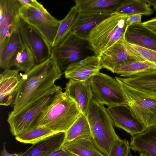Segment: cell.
<instances>
[{
	"label": "cell",
	"mask_w": 156,
	"mask_h": 156,
	"mask_svg": "<svg viewBox=\"0 0 156 156\" xmlns=\"http://www.w3.org/2000/svg\"><path fill=\"white\" fill-rule=\"evenodd\" d=\"M63 74L57 62L51 57L22 74L21 86L11 105L13 110L9 115L16 114L46 95L62 89L55 83Z\"/></svg>",
	"instance_id": "6da1fadb"
},
{
	"label": "cell",
	"mask_w": 156,
	"mask_h": 156,
	"mask_svg": "<svg viewBox=\"0 0 156 156\" xmlns=\"http://www.w3.org/2000/svg\"><path fill=\"white\" fill-rule=\"evenodd\" d=\"M81 113L75 102L62 89L43 111L37 126H44L55 133L66 132Z\"/></svg>",
	"instance_id": "7a4b0ae2"
},
{
	"label": "cell",
	"mask_w": 156,
	"mask_h": 156,
	"mask_svg": "<svg viewBox=\"0 0 156 156\" xmlns=\"http://www.w3.org/2000/svg\"><path fill=\"white\" fill-rule=\"evenodd\" d=\"M91 131V136L97 148L107 156L112 145L120 138L114 129L113 122L104 105L94 98L86 115Z\"/></svg>",
	"instance_id": "3957f363"
},
{
	"label": "cell",
	"mask_w": 156,
	"mask_h": 156,
	"mask_svg": "<svg viewBox=\"0 0 156 156\" xmlns=\"http://www.w3.org/2000/svg\"><path fill=\"white\" fill-rule=\"evenodd\" d=\"M128 17L113 13L90 32L86 40L95 55L100 56L103 52L124 37L128 27Z\"/></svg>",
	"instance_id": "277c9868"
},
{
	"label": "cell",
	"mask_w": 156,
	"mask_h": 156,
	"mask_svg": "<svg viewBox=\"0 0 156 156\" xmlns=\"http://www.w3.org/2000/svg\"><path fill=\"white\" fill-rule=\"evenodd\" d=\"M115 78L121 86L127 104L136 117L147 128L156 126V95L131 87L117 76Z\"/></svg>",
	"instance_id": "5b68a950"
},
{
	"label": "cell",
	"mask_w": 156,
	"mask_h": 156,
	"mask_svg": "<svg viewBox=\"0 0 156 156\" xmlns=\"http://www.w3.org/2000/svg\"><path fill=\"white\" fill-rule=\"evenodd\" d=\"M60 90L46 95L16 114L8 115L7 122L12 135L16 136L37 127V121L41 113L51 102L56 94Z\"/></svg>",
	"instance_id": "8992f818"
},
{
	"label": "cell",
	"mask_w": 156,
	"mask_h": 156,
	"mask_svg": "<svg viewBox=\"0 0 156 156\" xmlns=\"http://www.w3.org/2000/svg\"><path fill=\"white\" fill-rule=\"evenodd\" d=\"M93 98L108 106L127 104L121 86L115 78L99 72L89 80Z\"/></svg>",
	"instance_id": "52a82bcc"
},
{
	"label": "cell",
	"mask_w": 156,
	"mask_h": 156,
	"mask_svg": "<svg viewBox=\"0 0 156 156\" xmlns=\"http://www.w3.org/2000/svg\"><path fill=\"white\" fill-rule=\"evenodd\" d=\"M86 40L79 37L71 31L63 41L51 48L50 57L57 62L62 71L70 65L86 57L85 49L87 48Z\"/></svg>",
	"instance_id": "ba28073f"
},
{
	"label": "cell",
	"mask_w": 156,
	"mask_h": 156,
	"mask_svg": "<svg viewBox=\"0 0 156 156\" xmlns=\"http://www.w3.org/2000/svg\"><path fill=\"white\" fill-rule=\"evenodd\" d=\"M19 16L36 29L51 47L60 24V21L51 15L30 6L22 5Z\"/></svg>",
	"instance_id": "9c48e42d"
},
{
	"label": "cell",
	"mask_w": 156,
	"mask_h": 156,
	"mask_svg": "<svg viewBox=\"0 0 156 156\" xmlns=\"http://www.w3.org/2000/svg\"><path fill=\"white\" fill-rule=\"evenodd\" d=\"M17 24L23 43L33 54L37 64L50 58L51 47L41 34L19 16Z\"/></svg>",
	"instance_id": "30bf717a"
},
{
	"label": "cell",
	"mask_w": 156,
	"mask_h": 156,
	"mask_svg": "<svg viewBox=\"0 0 156 156\" xmlns=\"http://www.w3.org/2000/svg\"><path fill=\"white\" fill-rule=\"evenodd\" d=\"M106 109L115 126L132 136L141 133L147 129L127 104L108 106Z\"/></svg>",
	"instance_id": "8fae6325"
},
{
	"label": "cell",
	"mask_w": 156,
	"mask_h": 156,
	"mask_svg": "<svg viewBox=\"0 0 156 156\" xmlns=\"http://www.w3.org/2000/svg\"><path fill=\"white\" fill-rule=\"evenodd\" d=\"M22 5L19 0H0V52L9 41Z\"/></svg>",
	"instance_id": "7c38bea8"
},
{
	"label": "cell",
	"mask_w": 156,
	"mask_h": 156,
	"mask_svg": "<svg viewBox=\"0 0 156 156\" xmlns=\"http://www.w3.org/2000/svg\"><path fill=\"white\" fill-rule=\"evenodd\" d=\"M102 69L100 57L89 56L69 66L64 71L66 78L89 81Z\"/></svg>",
	"instance_id": "4fadbf2b"
},
{
	"label": "cell",
	"mask_w": 156,
	"mask_h": 156,
	"mask_svg": "<svg viewBox=\"0 0 156 156\" xmlns=\"http://www.w3.org/2000/svg\"><path fill=\"white\" fill-rule=\"evenodd\" d=\"M16 69H5L0 75V104L8 106L13 103L21 86L22 73Z\"/></svg>",
	"instance_id": "5bb4252c"
},
{
	"label": "cell",
	"mask_w": 156,
	"mask_h": 156,
	"mask_svg": "<svg viewBox=\"0 0 156 156\" xmlns=\"http://www.w3.org/2000/svg\"><path fill=\"white\" fill-rule=\"evenodd\" d=\"M65 89V92L75 102L81 113L86 116L93 98L89 81H81L69 79Z\"/></svg>",
	"instance_id": "9a60e30c"
},
{
	"label": "cell",
	"mask_w": 156,
	"mask_h": 156,
	"mask_svg": "<svg viewBox=\"0 0 156 156\" xmlns=\"http://www.w3.org/2000/svg\"><path fill=\"white\" fill-rule=\"evenodd\" d=\"M124 38L129 43L156 51V33L142 23L129 26Z\"/></svg>",
	"instance_id": "2e32d148"
},
{
	"label": "cell",
	"mask_w": 156,
	"mask_h": 156,
	"mask_svg": "<svg viewBox=\"0 0 156 156\" xmlns=\"http://www.w3.org/2000/svg\"><path fill=\"white\" fill-rule=\"evenodd\" d=\"M100 57L102 68L106 69L113 73L115 69L120 64L136 61L127 49L124 37L103 52Z\"/></svg>",
	"instance_id": "e0dca14e"
},
{
	"label": "cell",
	"mask_w": 156,
	"mask_h": 156,
	"mask_svg": "<svg viewBox=\"0 0 156 156\" xmlns=\"http://www.w3.org/2000/svg\"><path fill=\"white\" fill-rule=\"evenodd\" d=\"M112 14L79 12L71 31L78 37L86 40L90 32Z\"/></svg>",
	"instance_id": "ac0fdd59"
},
{
	"label": "cell",
	"mask_w": 156,
	"mask_h": 156,
	"mask_svg": "<svg viewBox=\"0 0 156 156\" xmlns=\"http://www.w3.org/2000/svg\"><path fill=\"white\" fill-rule=\"evenodd\" d=\"M66 137V132L56 133L36 143L20 156H48L61 147Z\"/></svg>",
	"instance_id": "d6986e66"
},
{
	"label": "cell",
	"mask_w": 156,
	"mask_h": 156,
	"mask_svg": "<svg viewBox=\"0 0 156 156\" xmlns=\"http://www.w3.org/2000/svg\"><path fill=\"white\" fill-rule=\"evenodd\" d=\"M130 145L135 152L148 156H156V126L150 127L143 132L132 136Z\"/></svg>",
	"instance_id": "ffe728a7"
},
{
	"label": "cell",
	"mask_w": 156,
	"mask_h": 156,
	"mask_svg": "<svg viewBox=\"0 0 156 156\" xmlns=\"http://www.w3.org/2000/svg\"><path fill=\"white\" fill-rule=\"evenodd\" d=\"M62 147L74 156H105L95 147L90 136H80L65 142Z\"/></svg>",
	"instance_id": "44dd1931"
},
{
	"label": "cell",
	"mask_w": 156,
	"mask_h": 156,
	"mask_svg": "<svg viewBox=\"0 0 156 156\" xmlns=\"http://www.w3.org/2000/svg\"><path fill=\"white\" fill-rule=\"evenodd\" d=\"M119 78L123 82L131 87L156 95V67L129 77Z\"/></svg>",
	"instance_id": "7402d4cb"
},
{
	"label": "cell",
	"mask_w": 156,
	"mask_h": 156,
	"mask_svg": "<svg viewBox=\"0 0 156 156\" xmlns=\"http://www.w3.org/2000/svg\"><path fill=\"white\" fill-rule=\"evenodd\" d=\"M23 44L17 20L16 27L12 34L8 44L5 48L0 52L1 68L4 69H10L14 66L16 55L22 47Z\"/></svg>",
	"instance_id": "603a6c76"
},
{
	"label": "cell",
	"mask_w": 156,
	"mask_h": 156,
	"mask_svg": "<svg viewBox=\"0 0 156 156\" xmlns=\"http://www.w3.org/2000/svg\"><path fill=\"white\" fill-rule=\"evenodd\" d=\"M123 0H75L79 12L112 13Z\"/></svg>",
	"instance_id": "cb8c5ba5"
},
{
	"label": "cell",
	"mask_w": 156,
	"mask_h": 156,
	"mask_svg": "<svg viewBox=\"0 0 156 156\" xmlns=\"http://www.w3.org/2000/svg\"><path fill=\"white\" fill-rule=\"evenodd\" d=\"M114 12L128 16L136 14L150 15L153 10L145 0H123Z\"/></svg>",
	"instance_id": "d4e9b609"
},
{
	"label": "cell",
	"mask_w": 156,
	"mask_h": 156,
	"mask_svg": "<svg viewBox=\"0 0 156 156\" xmlns=\"http://www.w3.org/2000/svg\"><path fill=\"white\" fill-rule=\"evenodd\" d=\"M156 67V65L147 61H130L118 65L114 73L120 76L129 77Z\"/></svg>",
	"instance_id": "484cf974"
},
{
	"label": "cell",
	"mask_w": 156,
	"mask_h": 156,
	"mask_svg": "<svg viewBox=\"0 0 156 156\" xmlns=\"http://www.w3.org/2000/svg\"><path fill=\"white\" fill-rule=\"evenodd\" d=\"M79 11L75 6L71 7L66 17L60 20L58 30L51 48L59 45L71 31Z\"/></svg>",
	"instance_id": "4316f807"
},
{
	"label": "cell",
	"mask_w": 156,
	"mask_h": 156,
	"mask_svg": "<svg viewBox=\"0 0 156 156\" xmlns=\"http://www.w3.org/2000/svg\"><path fill=\"white\" fill-rule=\"evenodd\" d=\"M55 133L44 126H39L16 136L15 139L20 142L33 144Z\"/></svg>",
	"instance_id": "83f0119b"
},
{
	"label": "cell",
	"mask_w": 156,
	"mask_h": 156,
	"mask_svg": "<svg viewBox=\"0 0 156 156\" xmlns=\"http://www.w3.org/2000/svg\"><path fill=\"white\" fill-rule=\"evenodd\" d=\"M36 65L33 54L27 46L23 43L16 55L14 66L17 69L25 73L30 70Z\"/></svg>",
	"instance_id": "f1b7e54d"
},
{
	"label": "cell",
	"mask_w": 156,
	"mask_h": 156,
	"mask_svg": "<svg viewBox=\"0 0 156 156\" xmlns=\"http://www.w3.org/2000/svg\"><path fill=\"white\" fill-rule=\"evenodd\" d=\"M83 136H91V131L86 116L81 113L66 132V137L64 142L71 141Z\"/></svg>",
	"instance_id": "f546056e"
},
{
	"label": "cell",
	"mask_w": 156,
	"mask_h": 156,
	"mask_svg": "<svg viewBox=\"0 0 156 156\" xmlns=\"http://www.w3.org/2000/svg\"><path fill=\"white\" fill-rule=\"evenodd\" d=\"M125 41L127 49L135 60L148 62L156 65V51L132 44Z\"/></svg>",
	"instance_id": "4dcf8cb0"
},
{
	"label": "cell",
	"mask_w": 156,
	"mask_h": 156,
	"mask_svg": "<svg viewBox=\"0 0 156 156\" xmlns=\"http://www.w3.org/2000/svg\"><path fill=\"white\" fill-rule=\"evenodd\" d=\"M130 148L127 140L119 138L114 143L107 156H128Z\"/></svg>",
	"instance_id": "1f68e13d"
},
{
	"label": "cell",
	"mask_w": 156,
	"mask_h": 156,
	"mask_svg": "<svg viewBox=\"0 0 156 156\" xmlns=\"http://www.w3.org/2000/svg\"><path fill=\"white\" fill-rule=\"evenodd\" d=\"M22 5L30 6L46 13L49 12L41 3L35 0H19Z\"/></svg>",
	"instance_id": "d6a6232c"
},
{
	"label": "cell",
	"mask_w": 156,
	"mask_h": 156,
	"mask_svg": "<svg viewBox=\"0 0 156 156\" xmlns=\"http://www.w3.org/2000/svg\"><path fill=\"white\" fill-rule=\"evenodd\" d=\"M142 15L136 14L128 16L127 18L128 26L129 25L141 23Z\"/></svg>",
	"instance_id": "836d02e7"
},
{
	"label": "cell",
	"mask_w": 156,
	"mask_h": 156,
	"mask_svg": "<svg viewBox=\"0 0 156 156\" xmlns=\"http://www.w3.org/2000/svg\"><path fill=\"white\" fill-rule=\"evenodd\" d=\"M48 156H74L64 149L62 146L60 148L53 152Z\"/></svg>",
	"instance_id": "e575fe53"
},
{
	"label": "cell",
	"mask_w": 156,
	"mask_h": 156,
	"mask_svg": "<svg viewBox=\"0 0 156 156\" xmlns=\"http://www.w3.org/2000/svg\"><path fill=\"white\" fill-rule=\"evenodd\" d=\"M142 23L152 30H156V17L144 22Z\"/></svg>",
	"instance_id": "d590c367"
},
{
	"label": "cell",
	"mask_w": 156,
	"mask_h": 156,
	"mask_svg": "<svg viewBox=\"0 0 156 156\" xmlns=\"http://www.w3.org/2000/svg\"><path fill=\"white\" fill-rule=\"evenodd\" d=\"M5 144V143H3V149L1 151V156H20L22 154V152L13 154L9 153L6 150Z\"/></svg>",
	"instance_id": "8d00e7d4"
},
{
	"label": "cell",
	"mask_w": 156,
	"mask_h": 156,
	"mask_svg": "<svg viewBox=\"0 0 156 156\" xmlns=\"http://www.w3.org/2000/svg\"><path fill=\"white\" fill-rule=\"evenodd\" d=\"M145 1L150 5L154 7L156 11V0H145Z\"/></svg>",
	"instance_id": "74e56055"
},
{
	"label": "cell",
	"mask_w": 156,
	"mask_h": 156,
	"mask_svg": "<svg viewBox=\"0 0 156 156\" xmlns=\"http://www.w3.org/2000/svg\"><path fill=\"white\" fill-rule=\"evenodd\" d=\"M140 156H148L146 154H140Z\"/></svg>",
	"instance_id": "f35d334b"
},
{
	"label": "cell",
	"mask_w": 156,
	"mask_h": 156,
	"mask_svg": "<svg viewBox=\"0 0 156 156\" xmlns=\"http://www.w3.org/2000/svg\"><path fill=\"white\" fill-rule=\"evenodd\" d=\"M128 156H133L132 155H131V153H130L129 155Z\"/></svg>",
	"instance_id": "ab89813d"
},
{
	"label": "cell",
	"mask_w": 156,
	"mask_h": 156,
	"mask_svg": "<svg viewBox=\"0 0 156 156\" xmlns=\"http://www.w3.org/2000/svg\"><path fill=\"white\" fill-rule=\"evenodd\" d=\"M156 33V30L154 31Z\"/></svg>",
	"instance_id": "60d3db41"
}]
</instances>
